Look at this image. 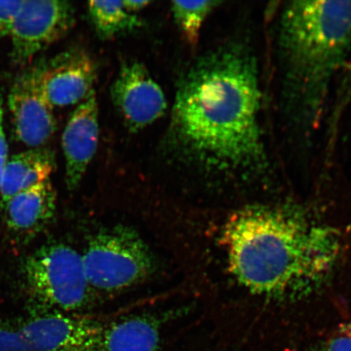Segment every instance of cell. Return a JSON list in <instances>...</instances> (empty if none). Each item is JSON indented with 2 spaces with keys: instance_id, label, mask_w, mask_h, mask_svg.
<instances>
[{
  "instance_id": "1",
  "label": "cell",
  "mask_w": 351,
  "mask_h": 351,
  "mask_svg": "<svg viewBox=\"0 0 351 351\" xmlns=\"http://www.w3.org/2000/svg\"><path fill=\"white\" fill-rule=\"evenodd\" d=\"M256 59L243 44L200 57L178 86L167 145L180 160L219 173L261 172L267 154Z\"/></svg>"
},
{
  "instance_id": "2",
  "label": "cell",
  "mask_w": 351,
  "mask_h": 351,
  "mask_svg": "<svg viewBox=\"0 0 351 351\" xmlns=\"http://www.w3.org/2000/svg\"><path fill=\"white\" fill-rule=\"evenodd\" d=\"M230 273L253 295L298 300L330 278L339 262V232L305 213L282 206H253L223 228Z\"/></svg>"
},
{
  "instance_id": "3",
  "label": "cell",
  "mask_w": 351,
  "mask_h": 351,
  "mask_svg": "<svg viewBox=\"0 0 351 351\" xmlns=\"http://www.w3.org/2000/svg\"><path fill=\"white\" fill-rule=\"evenodd\" d=\"M351 49V1H293L276 34L283 111L304 134L318 128L333 79Z\"/></svg>"
},
{
  "instance_id": "4",
  "label": "cell",
  "mask_w": 351,
  "mask_h": 351,
  "mask_svg": "<svg viewBox=\"0 0 351 351\" xmlns=\"http://www.w3.org/2000/svg\"><path fill=\"white\" fill-rule=\"evenodd\" d=\"M22 275L35 313H74L89 300L82 254L69 245H43L26 258Z\"/></svg>"
},
{
  "instance_id": "5",
  "label": "cell",
  "mask_w": 351,
  "mask_h": 351,
  "mask_svg": "<svg viewBox=\"0 0 351 351\" xmlns=\"http://www.w3.org/2000/svg\"><path fill=\"white\" fill-rule=\"evenodd\" d=\"M90 289L123 291L142 283L156 269L155 256L134 230L117 226L98 232L82 254Z\"/></svg>"
},
{
  "instance_id": "6",
  "label": "cell",
  "mask_w": 351,
  "mask_h": 351,
  "mask_svg": "<svg viewBox=\"0 0 351 351\" xmlns=\"http://www.w3.org/2000/svg\"><path fill=\"white\" fill-rule=\"evenodd\" d=\"M74 21L75 12L69 2L24 0L10 33L13 62L29 63L39 52L68 33Z\"/></svg>"
},
{
  "instance_id": "7",
  "label": "cell",
  "mask_w": 351,
  "mask_h": 351,
  "mask_svg": "<svg viewBox=\"0 0 351 351\" xmlns=\"http://www.w3.org/2000/svg\"><path fill=\"white\" fill-rule=\"evenodd\" d=\"M104 324L75 313H34L17 320L12 351H77Z\"/></svg>"
},
{
  "instance_id": "8",
  "label": "cell",
  "mask_w": 351,
  "mask_h": 351,
  "mask_svg": "<svg viewBox=\"0 0 351 351\" xmlns=\"http://www.w3.org/2000/svg\"><path fill=\"white\" fill-rule=\"evenodd\" d=\"M111 98L127 129L133 133L152 124L167 110L163 90L138 61L121 65L111 87Z\"/></svg>"
},
{
  "instance_id": "9",
  "label": "cell",
  "mask_w": 351,
  "mask_h": 351,
  "mask_svg": "<svg viewBox=\"0 0 351 351\" xmlns=\"http://www.w3.org/2000/svg\"><path fill=\"white\" fill-rule=\"evenodd\" d=\"M38 73V63L26 69L13 83L8 98L15 137L33 148L49 141L56 130L53 108L43 94Z\"/></svg>"
},
{
  "instance_id": "10",
  "label": "cell",
  "mask_w": 351,
  "mask_h": 351,
  "mask_svg": "<svg viewBox=\"0 0 351 351\" xmlns=\"http://www.w3.org/2000/svg\"><path fill=\"white\" fill-rule=\"evenodd\" d=\"M38 67L39 84L52 108L82 103L94 90L96 66L85 51L62 52Z\"/></svg>"
},
{
  "instance_id": "11",
  "label": "cell",
  "mask_w": 351,
  "mask_h": 351,
  "mask_svg": "<svg viewBox=\"0 0 351 351\" xmlns=\"http://www.w3.org/2000/svg\"><path fill=\"white\" fill-rule=\"evenodd\" d=\"M99 108L95 90L74 110L62 135L65 182L69 191L80 185L97 151Z\"/></svg>"
},
{
  "instance_id": "12",
  "label": "cell",
  "mask_w": 351,
  "mask_h": 351,
  "mask_svg": "<svg viewBox=\"0 0 351 351\" xmlns=\"http://www.w3.org/2000/svg\"><path fill=\"white\" fill-rule=\"evenodd\" d=\"M160 324L150 315L104 323L77 351H157Z\"/></svg>"
},
{
  "instance_id": "13",
  "label": "cell",
  "mask_w": 351,
  "mask_h": 351,
  "mask_svg": "<svg viewBox=\"0 0 351 351\" xmlns=\"http://www.w3.org/2000/svg\"><path fill=\"white\" fill-rule=\"evenodd\" d=\"M8 229L21 236L40 232L54 216L56 193L51 181L26 189L2 207Z\"/></svg>"
},
{
  "instance_id": "14",
  "label": "cell",
  "mask_w": 351,
  "mask_h": 351,
  "mask_svg": "<svg viewBox=\"0 0 351 351\" xmlns=\"http://www.w3.org/2000/svg\"><path fill=\"white\" fill-rule=\"evenodd\" d=\"M54 169L53 154L40 147L16 154L8 159L0 188L2 207L19 192L49 181Z\"/></svg>"
},
{
  "instance_id": "15",
  "label": "cell",
  "mask_w": 351,
  "mask_h": 351,
  "mask_svg": "<svg viewBox=\"0 0 351 351\" xmlns=\"http://www.w3.org/2000/svg\"><path fill=\"white\" fill-rule=\"evenodd\" d=\"M87 4L91 23L104 40H111L142 26V21L125 10L123 1H90Z\"/></svg>"
},
{
  "instance_id": "16",
  "label": "cell",
  "mask_w": 351,
  "mask_h": 351,
  "mask_svg": "<svg viewBox=\"0 0 351 351\" xmlns=\"http://www.w3.org/2000/svg\"><path fill=\"white\" fill-rule=\"evenodd\" d=\"M221 2L218 1H173L172 12L180 32L191 46L199 41L200 30L207 17Z\"/></svg>"
},
{
  "instance_id": "17",
  "label": "cell",
  "mask_w": 351,
  "mask_h": 351,
  "mask_svg": "<svg viewBox=\"0 0 351 351\" xmlns=\"http://www.w3.org/2000/svg\"><path fill=\"white\" fill-rule=\"evenodd\" d=\"M24 0L0 1V37L10 35L13 24Z\"/></svg>"
},
{
  "instance_id": "18",
  "label": "cell",
  "mask_w": 351,
  "mask_h": 351,
  "mask_svg": "<svg viewBox=\"0 0 351 351\" xmlns=\"http://www.w3.org/2000/svg\"><path fill=\"white\" fill-rule=\"evenodd\" d=\"M308 351H351V336L345 333L343 336L333 337Z\"/></svg>"
},
{
  "instance_id": "19",
  "label": "cell",
  "mask_w": 351,
  "mask_h": 351,
  "mask_svg": "<svg viewBox=\"0 0 351 351\" xmlns=\"http://www.w3.org/2000/svg\"><path fill=\"white\" fill-rule=\"evenodd\" d=\"M3 99L0 96V157L8 158V143L3 128Z\"/></svg>"
},
{
  "instance_id": "20",
  "label": "cell",
  "mask_w": 351,
  "mask_h": 351,
  "mask_svg": "<svg viewBox=\"0 0 351 351\" xmlns=\"http://www.w3.org/2000/svg\"><path fill=\"white\" fill-rule=\"evenodd\" d=\"M151 2L147 1V0H143V1H140V0H125V1H123L125 10L131 13H134V14L136 12L143 10Z\"/></svg>"
},
{
  "instance_id": "21",
  "label": "cell",
  "mask_w": 351,
  "mask_h": 351,
  "mask_svg": "<svg viewBox=\"0 0 351 351\" xmlns=\"http://www.w3.org/2000/svg\"><path fill=\"white\" fill-rule=\"evenodd\" d=\"M7 160H8V158L0 157V188H1L3 173L4 166H5Z\"/></svg>"
},
{
  "instance_id": "22",
  "label": "cell",
  "mask_w": 351,
  "mask_h": 351,
  "mask_svg": "<svg viewBox=\"0 0 351 351\" xmlns=\"http://www.w3.org/2000/svg\"><path fill=\"white\" fill-rule=\"evenodd\" d=\"M343 332L346 333V335H348L351 336V324L350 326H346L344 328Z\"/></svg>"
}]
</instances>
